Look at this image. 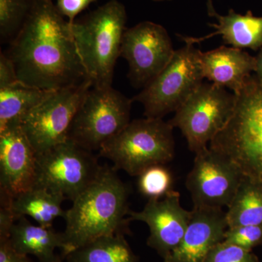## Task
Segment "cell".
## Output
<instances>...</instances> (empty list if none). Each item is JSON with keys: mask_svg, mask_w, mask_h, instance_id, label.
Masks as SVG:
<instances>
[{"mask_svg": "<svg viewBox=\"0 0 262 262\" xmlns=\"http://www.w3.org/2000/svg\"><path fill=\"white\" fill-rule=\"evenodd\" d=\"M53 92L26 85L21 82L0 89V129L10 124L20 122L29 111Z\"/></svg>", "mask_w": 262, "mask_h": 262, "instance_id": "20", "label": "cell"}, {"mask_svg": "<svg viewBox=\"0 0 262 262\" xmlns=\"http://www.w3.org/2000/svg\"><path fill=\"white\" fill-rule=\"evenodd\" d=\"M68 262H136L123 234L103 236L64 256Z\"/></svg>", "mask_w": 262, "mask_h": 262, "instance_id": "21", "label": "cell"}, {"mask_svg": "<svg viewBox=\"0 0 262 262\" xmlns=\"http://www.w3.org/2000/svg\"><path fill=\"white\" fill-rule=\"evenodd\" d=\"M199 61L205 78L235 95L256 71V58L239 48L222 46L205 53L201 51Z\"/></svg>", "mask_w": 262, "mask_h": 262, "instance_id": "16", "label": "cell"}, {"mask_svg": "<svg viewBox=\"0 0 262 262\" xmlns=\"http://www.w3.org/2000/svg\"><path fill=\"white\" fill-rule=\"evenodd\" d=\"M20 82L18 80L15 65L8 55L0 53V89H6Z\"/></svg>", "mask_w": 262, "mask_h": 262, "instance_id": "28", "label": "cell"}, {"mask_svg": "<svg viewBox=\"0 0 262 262\" xmlns=\"http://www.w3.org/2000/svg\"><path fill=\"white\" fill-rule=\"evenodd\" d=\"M192 213L181 205L179 192L172 190L160 199H149L141 211L130 210L127 220L144 222L148 226V246L164 259L180 244Z\"/></svg>", "mask_w": 262, "mask_h": 262, "instance_id": "13", "label": "cell"}, {"mask_svg": "<svg viewBox=\"0 0 262 262\" xmlns=\"http://www.w3.org/2000/svg\"><path fill=\"white\" fill-rule=\"evenodd\" d=\"M243 179L231 160L208 146L196 153L186 187L194 208L222 209L229 206Z\"/></svg>", "mask_w": 262, "mask_h": 262, "instance_id": "11", "label": "cell"}, {"mask_svg": "<svg viewBox=\"0 0 262 262\" xmlns=\"http://www.w3.org/2000/svg\"><path fill=\"white\" fill-rule=\"evenodd\" d=\"M126 21L125 6L110 0L72 24L77 51L93 87H112Z\"/></svg>", "mask_w": 262, "mask_h": 262, "instance_id": "3", "label": "cell"}, {"mask_svg": "<svg viewBox=\"0 0 262 262\" xmlns=\"http://www.w3.org/2000/svg\"><path fill=\"white\" fill-rule=\"evenodd\" d=\"M133 102L113 86L91 88L76 114L68 139L89 151H99L130 123Z\"/></svg>", "mask_w": 262, "mask_h": 262, "instance_id": "7", "label": "cell"}, {"mask_svg": "<svg viewBox=\"0 0 262 262\" xmlns=\"http://www.w3.org/2000/svg\"><path fill=\"white\" fill-rule=\"evenodd\" d=\"M96 1L97 0H57L56 5L58 11L63 17H67L69 23L72 25L77 15Z\"/></svg>", "mask_w": 262, "mask_h": 262, "instance_id": "27", "label": "cell"}, {"mask_svg": "<svg viewBox=\"0 0 262 262\" xmlns=\"http://www.w3.org/2000/svg\"><path fill=\"white\" fill-rule=\"evenodd\" d=\"M54 262H62V261H61V258H57L56 261H55Z\"/></svg>", "mask_w": 262, "mask_h": 262, "instance_id": "31", "label": "cell"}, {"mask_svg": "<svg viewBox=\"0 0 262 262\" xmlns=\"http://www.w3.org/2000/svg\"><path fill=\"white\" fill-rule=\"evenodd\" d=\"M129 190L116 170L102 165L94 182L72 201L64 217L63 256L91 241L126 232Z\"/></svg>", "mask_w": 262, "mask_h": 262, "instance_id": "2", "label": "cell"}, {"mask_svg": "<svg viewBox=\"0 0 262 262\" xmlns=\"http://www.w3.org/2000/svg\"><path fill=\"white\" fill-rule=\"evenodd\" d=\"M0 262H30L27 255L20 253L13 247L9 238L0 239Z\"/></svg>", "mask_w": 262, "mask_h": 262, "instance_id": "29", "label": "cell"}, {"mask_svg": "<svg viewBox=\"0 0 262 262\" xmlns=\"http://www.w3.org/2000/svg\"><path fill=\"white\" fill-rule=\"evenodd\" d=\"M174 53L171 39L160 24L141 22L124 33L120 56L128 63V77L136 87L144 89L159 75Z\"/></svg>", "mask_w": 262, "mask_h": 262, "instance_id": "12", "label": "cell"}, {"mask_svg": "<svg viewBox=\"0 0 262 262\" xmlns=\"http://www.w3.org/2000/svg\"><path fill=\"white\" fill-rule=\"evenodd\" d=\"M208 14L214 17L218 24H210L215 29L214 32L202 37H184L179 35L187 45L201 43L215 36H222L224 42L232 47L244 49L258 50L262 47V17L253 16L251 11L246 15L229 10L228 14H218L213 8L211 0H208Z\"/></svg>", "mask_w": 262, "mask_h": 262, "instance_id": "17", "label": "cell"}, {"mask_svg": "<svg viewBox=\"0 0 262 262\" xmlns=\"http://www.w3.org/2000/svg\"><path fill=\"white\" fill-rule=\"evenodd\" d=\"M174 127L162 118L133 120L103 144L99 155L113 162L115 170L139 177L153 165H166L175 155Z\"/></svg>", "mask_w": 262, "mask_h": 262, "instance_id": "5", "label": "cell"}, {"mask_svg": "<svg viewBox=\"0 0 262 262\" xmlns=\"http://www.w3.org/2000/svg\"><path fill=\"white\" fill-rule=\"evenodd\" d=\"M92 87L88 80L54 91L21 119L20 126L37 155L68 139L76 114Z\"/></svg>", "mask_w": 262, "mask_h": 262, "instance_id": "10", "label": "cell"}, {"mask_svg": "<svg viewBox=\"0 0 262 262\" xmlns=\"http://www.w3.org/2000/svg\"><path fill=\"white\" fill-rule=\"evenodd\" d=\"M200 51L194 45L187 44L175 51L159 75L132 98L143 105L146 117L163 119L175 113L203 83Z\"/></svg>", "mask_w": 262, "mask_h": 262, "instance_id": "6", "label": "cell"}, {"mask_svg": "<svg viewBox=\"0 0 262 262\" xmlns=\"http://www.w3.org/2000/svg\"><path fill=\"white\" fill-rule=\"evenodd\" d=\"M226 220L228 227L262 226V188L244 177L227 207Z\"/></svg>", "mask_w": 262, "mask_h": 262, "instance_id": "22", "label": "cell"}, {"mask_svg": "<svg viewBox=\"0 0 262 262\" xmlns=\"http://www.w3.org/2000/svg\"><path fill=\"white\" fill-rule=\"evenodd\" d=\"M5 53L14 63L18 80L26 85L55 91L91 80L77 51L72 25L53 0H37Z\"/></svg>", "mask_w": 262, "mask_h": 262, "instance_id": "1", "label": "cell"}, {"mask_svg": "<svg viewBox=\"0 0 262 262\" xmlns=\"http://www.w3.org/2000/svg\"><path fill=\"white\" fill-rule=\"evenodd\" d=\"M153 1H155V2H161V1H168V0H153Z\"/></svg>", "mask_w": 262, "mask_h": 262, "instance_id": "32", "label": "cell"}, {"mask_svg": "<svg viewBox=\"0 0 262 262\" xmlns=\"http://www.w3.org/2000/svg\"><path fill=\"white\" fill-rule=\"evenodd\" d=\"M65 200V196L59 193L34 186L13 196L10 205L17 220L29 216L39 225L52 227L56 219L64 217L66 211L62 208V203Z\"/></svg>", "mask_w": 262, "mask_h": 262, "instance_id": "19", "label": "cell"}, {"mask_svg": "<svg viewBox=\"0 0 262 262\" xmlns=\"http://www.w3.org/2000/svg\"><path fill=\"white\" fill-rule=\"evenodd\" d=\"M101 168L93 151L68 139L37 155L34 186L73 201L94 182Z\"/></svg>", "mask_w": 262, "mask_h": 262, "instance_id": "9", "label": "cell"}, {"mask_svg": "<svg viewBox=\"0 0 262 262\" xmlns=\"http://www.w3.org/2000/svg\"><path fill=\"white\" fill-rule=\"evenodd\" d=\"M236 96L215 83H203L175 112L169 123L178 127L194 153L208 147L234 113Z\"/></svg>", "mask_w": 262, "mask_h": 262, "instance_id": "8", "label": "cell"}, {"mask_svg": "<svg viewBox=\"0 0 262 262\" xmlns=\"http://www.w3.org/2000/svg\"><path fill=\"white\" fill-rule=\"evenodd\" d=\"M180 244L164 262H203L228 228L226 212L220 208H194Z\"/></svg>", "mask_w": 262, "mask_h": 262, "instance_id": "15", "label": "cell"}, {"mask_svg": "<svg viewBox=\"0 0 262 262\" xmlns=\"http://www.w3.org/2000/svg\"><path fill=\"white\" fill-rule=\"evenodd\" d=\"M37 0H0L1 42L10 43L16 37L34 9Z\"/></svg>", "mask_w": 262, "mask_h": 262, "instance_id": "23", "label": "cell"}, {"mask_svg": "<svg viewBox=\"0 0 262 262\" xmlns=\"http://www.w3.org/2000/svg\"><path fill=\"white\" fill-rule=\"evenodd\" d=\"M139 192L148 199H160L173 189V176L165 165L146 168L139 176Z\"/></svg>", "mask_w": 262, "mask_h": 262, "instance_id": "24", "label": "cell"}, {"mask_svg": "<svg viewBox=\"0 0 262 262\" xmlns=\"http://www.w3.org/2000/svg\"><path fill=\"white\" fill-rule=\"evenodd\" d=\"M256 79L260 84H262V49L259 52L257 56L256 57Z\"/></svg>", "mask_w": 262, "mask_h": 262, "instance_id": "30", "label": "cell"}, {"mask_svg": "<svg viewBox=\"0 0 262 262\" xmlns=\"http://www.w3.org/2000/svg\"><path fill=\"white\" fill-rule=\"evenodd\" d=\"M203 262H258L251 251L222 242L215 245Z\"/></svg>", "mask_w": 262, "mask_h": 262, "instance_id": "26", "label": "cell"}, {"mask_svg": "<svg viewBox=\"0 0 262 262\" xmlns=\"http://www.w3.org/2000/svg\"><path fill=\"white\" fill-rule=\"evenodd\" d=\"M235 96L234 113L209 148L228 158L244 178L262 188V84L251 76Z\"/></svg>", "mask_w": 262, "mask_h": 262, "instance_id": "4", "label": "cell"}, {"mask_svg": "<svg viewBox=\"0 0 262 262\" xmlns=\"http://www.w3.org/2000/svg\"><path fill=\"white\" fill-rule=\"evenodd\" d=\"M224 242L251 251L262 242V226H237L228 227Z\"/></svg>", "mask_w": 262, "mask_h": 262, "instance_id": "25", "label": "cell"}, {"mask_svg": "<svg viewBox=\"0 0 262 262\" xmlns=\"http://www.w3.org/2000/svg\"><path fill=\"white\" fill-rule=\"evenodd\" d=\"M10 244L18 252L33 255L40 262H54L58 256L55 250L64 248L63 233L52 227L34 225L25 216L20 217L10 229Z\"/></svg>", "mask_w": 262, "mask_h": 262, "instance_id": "18", "label": "cell"}, {"mask_svg": "<svg viewBox=\"0 0 262 262\" xmlns=\"http://www.w3.org/2000/svg\"><path fill=\"white\" fill-rule=\"evenodd\" d=\"M37 153L20 122L0 129V195L12 198L34 187Z\"/></svg>", "mask_w": 262, "mask_h": 262, "instance_id": "14", "label": "cell"}]
</instances>
